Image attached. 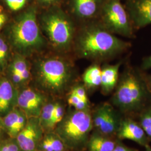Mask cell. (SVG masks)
Listing matches in <instances>:
<instances>
[{"mask_svg":"<svg viewBox=\"0 0 151 151\" xmlns=\"http://www.w3.org/2000/svg\"><path fill=\"white\" fill-rule=\"evenodd\" d=\"M68 103L70 106L75 108L76 110H83L88 109V103L83 101L72 92H70V95L68 98Z\"/></svg>","mask_w":151,"mask_h":151,"instance_id":"cell-24","label":"cell"},{"mask_svg":"<svg viewBox=\"0 0 151 151\" xmlns=\"http://www.w3.org/2000/svg\"><path fill=\"white\" fill-rule=\"evenodd\" d=\"M76 50L83 58L101 60L119 54L127 44L116 37L102 25H90L83 27L75 43Z\"/></svg>","mask_w":151,"mask_h":151,"instance_id":"cell-1","label":"cell"},{"mask_svg":"<svg viewBox=\"0 0 151 151\" xmlns=\"http://www.w3.org/2000/svg\"><path fill=\"white\" fill-rule=\"evenodd\" d=\"M102 5L101 0H72L75 14L78 17L83 19L95 16Z\"/></svg>","mask_w":151,"mask_h":151,"instance_id":"cell-15","label":"cell"},{"mask_svg":"<svg viewBox=\"0 0 151 151\" xmlns=\"http://www.w3.org/2000/svg\"><path fill=\"white\" fill-rule=\"evenodd\" d=\"M120 64L106 65L101 69V86L104 93H108L116 86L119 76Z\"/></svg>","mask_w":151,"mask_h":151,"instance_id":"cell-16","label":"cell"},{"mask_svg":"<svg viewBox=\"0 0 151 151\" xmlns=\"http://www.w3.org/2000/svg\"><path fill=\"white\" fill-rule=\"evenodd\" d=\"M0 151H23L18 145L16 138H11L0 142Z\"/></svg>","mask_w":151,"mask_h":151,"instance_id":"cell-26","label":"cell"},{"mask_svg":"<svg viewBox=\"0 0 151 151\" xmlns=\"http://www.w3.org/2000/svg\"><path fill=\"white\" fill-rule=\"evenodd\" d=\"M103 27L109 32L130 37L132 28L128 15L119 0H106L101 9Z\"/></svg>","mask_w":151,"mask_h":151,"instance_id":"cell-7","label":"cell"},{"mask_svg":"<svg viewBox=\"0 0 151 151\" xmlns=\"http://www.w3.org/2000/svg\"><path fill=\"white\" fill-rule=\"evenodd\" d=\"M151 91L146 80L134 70L127 72L120 80L113 103L120 110L141 112L150 104Z\"/></svg>","mask_w":151,"mask_h":151,"instance_id":"cell-3","label":"cell"},{"mask_svg":"<svg viewBox=\"0 0 151 151\" xmlns=\"http://www.w3.org/2000/svg\"><path fill=\"white\" fill-rule=\"evenodd\" d=\"M18 92L8 78H0V116L4 117L16 107Z\"/></svg>","mask_w":151,"mask_h":151,"instance_id":"cell-13","label":"cell"},{"mask_svg":"<svg viewBox=\"0 0 151 151\" xmlns=\"http://www.w3.org/2000/svg\"><path fill=\"white\" fill-rule=\"evenodd\" d=\"M142 67L145 70L151 69V55L147 57L143 60Z\"/></svg>","mask_w":151,"mask_h":151,"instance_id":"cell-29","label":"cell"},{"mask_svg":"<svg viewBox=\"0 0 151 151\" xmlns=\"http://www.w3.org/2000/svg\"><path fill=\"white\" fill-rule=\"evenodd\" d=\"M72 93H74L77 96L81 99L82 100L87 103H88V100L87 95L86 91L85 88V87L82 85H77L74 87L71 92Z\"/></svg>","mask_w":151,"mask_h":151,"instance_id":"cell-27","label":"cell"},{"mask_svg":"<svg viewBox=\"0 0 151 151\" xmlns=\"http://www.w3.org/2000/svg\"><path fill=\"white\" fill-rule=\"evenodd\" d=\"M112 151H135L127 147L122 146V145H118L116 146L115 148Z\"/></svg>","mask_w":151,"mask_h":151,"instance_id":"cell-30","label":"cell"},{"mask_svg":"<svg viewBox=\"0 0 151 151\" xmlns=\"http://www.w3.org/2000/svg\"><path fill=\"white\" fill-rule=\"evenodd\" d=\"M145 151H151V146H149V145L145 147Z\"/></svg>","mask_w":151,"mask_h":151,"instance_id":"cell-35","label":"cell"},{"mask_svg":"<svg viewBox=\"0 0 151 151\" xmlns=\"http://www.w3.org/2000/svg\"><path fill=\"white\" fill-rule=\"evenodd\" d=\"M56 103L45 104L42 108L39 118L44 132V130L47 132H50V124L53 117Z\"/></svg>","mask_w":151,"mask_h":151,"instance_id":"cell-20","label":"cell"},{"mask_svg":"<svg viewBox=\"0 0 151 151\" xmlns=\"http://www.w3.org/2000/svg\"><path fill=\"white\" fill-rule=\"evenodd\" d=\"M139 124L151 141V104L140 112Z\"/></svg>","mask_w":151,"mask_h":151,"instance_id":"cell-21","label":"cell"},{"mask_svg":"<svg viewBox=\"0 0 151 151\" xmlns=\"http://www.w3.org/2000/svg\"><path fill=\"white\" fill-rule=\"evenodd\" d=\"M127 6L135 27L141 28L151 24V0H128Z\"/></svg>","mask_w":151,"mask_h":151,"instance_id":"cell-11","label":"cell"},{"mask_svg":"<svg viewBox=\"0 0 151 151\" xmlns=\"http://www.w3.org/2000/svg\"></svg>","mask_w":151,"mask_h":151,"instance_id":"cell-36","label":"cell"},{"mask_svg":"<svg viewBox=\"0 0 151 151\" xmlns=\"http://www.w3.org/2000/svg\"><path fill=\"white\" fill-rule=\"evenodd\" d=\"M64 114L65 110L62 105L59 103H56L53 117L50 124V131L55 128L57 125L64 118Z\"/></svg>","mask_w":151,"mask_h":151,"instance_id":"cell-25","label":"cell"},{"mask_svg":"<svg viewBox=\"0 0 151 151\" xmlns=\"http://www.w3.org/2000/svg\"><path fill=\"white\" fill-rule=\"evenodd\" d=\"M8 70H14L22 73L25 70H29V66L25 57L21 54H17L8 66Z\"/></svg>","mask_w":151,"mask_h":151,"instance_id":"cell-22","label":"cell"},{"mask_svg":"<svg viewBox=\"0 0 151 151\" xmlns=\"http://www.w3.org/2000/svg\"><path fill=\"white\" fill-rule=\"evenodd\" d=\"M120 138L133 140L140 146L148 145L149 139L139 123L132 119H125L120 122L117 130Z\"/></svg>","mask_w":151,"mask_h":151,"instance_id":"cell-12","label":"cell"},{"mask_svg":"<svg viewBox=\"0 0 151 151\" xmlns=\"http://www.w3.org/2000/svg\"><path fill=\"white\" fill-rule=\"evenodd\" d=\"M67 147L55 133L49 132L43 137L37 151H65Z\"/></svg>","mask_w":151,"mask_h":151,"instance_id":"cell-17","label":"cell"},{"mask_svg":"<svg viewBox=\"0 0 151 151\" xmlns=\"http://www.w3.org/2000/svg\"><path fill=\"white\" fill-rule=\"evenodd\" d=\"M44 104L43 95L32 88H25L18 92L16 105L28 118H39Z\"/></svg>","mask_w":151,"mask_h":151,"instance_id":"cell-9","label":"cell"},{"mask_svg":"<svg viewBox=\"0 0 151 151\" xmlns=\"http://www.w3.org/2000/svg\"><path fill=\"white\" fill-rule=\"evenodd\" d=\"M146 81L147 82V83L148 85V86L150 87V89L151 91V76L147 77V78H146Z\"/></svg>","mask_w":151,"mask_h":151,"instance_id":"cell-34","label":"cell"},{"mask_svg":"<svg viewBox=\"0 0 151 151\" xmlns=\"http://www.w3.org/2000/svg\"><path fill=\"white\" fill-rule=\"evenodd\" d=\"M57 0H39L40 2L43 5L48 6L53 4Z\"/></svg>","mask_w":151,"mask_h":151,"instance_id":"cell-33","label":"cell"},{"mask_svg":"<svg viewBox=\"0 0 151 151\" xmlns=\"http://www.w3.org/2000/svg\"><path fill=\"white\" fill-rule=\"evenodd\" d=\"M7 21V16L4 13L0 12V30Z\"/></svg>","mask_w":151,"mask_h":151,"instance_id":"cell-31","label":"cell"},{"mask_svg":"<svg viewBox=\"0 0 151 151\" xmlns=\"http://www.w3.org/2000/svg\"><path fill=\"white\" fill-rule=\"evenodd\" d=\"M41 25L54 47L64 50L70 47L74 37V26L62 10L52 9L45 12L42 17Z\"/></svg>","mask_w":151,"mask_h":151,"instance_id":"cell-6","label":"cell"},{"mask_svg":"<svg viewBox=\"0 0 151 151\" xmlns=\"http://www.w3.org/2000/svg\"><path fill=\"white\" fill-rule=\"evenodd\" d=\"M9 53L8 44L5 39L0 37V72H4L7 67Z\"/></svg>","mask_w":151,"mask_h":151,"instance_id":"cell-23","label":"cell"},{"mask_svg":"<svg viewBox=\"0 0 151 151\" xmlns=\"http://www.w3.org/2000/svg\"><path fill=\"white\" fill-rule=\"evenodd\" d=\"M8 38L11 47L23 56L43 48L45 41L38 26L35 9H29L16 18L8 29Z\"/></svg>","mask_w":151,"mask_h":151,"instance_id":"cell-2","label":"cell"},{"mask_svg":"<svg viewBox=\"0 0 151 151\" xmlns=\"http://www.w3.org/2000/svg\"><path fill=\"white\" fill-rule=\"evenodd\" d=\"M87 146L89 151H112L116 147L113 140L98 134L91 136Z\"/></svg>","mask_w":151,"mask_h":151,"instance_id":"cell-18","label":"cell"},{"mask_svg":"<svg viewBox=\"0 0 151 151\" xmlns=\"http://www.w3.org/2000/svg\"><path fill=\"white\" fill-rule=\"evenodd\" d=\"M9 7L13 11H18L22 9L26 4L27 0H5Z\"/></svg>","mask_w":151,"mask_h":151,"instance_id":"cell-28","label":"cell"},{"mask_svg":"<svg viewBox=\"0 0 151 151\" xmlns=\"http://www.w3.org/2000/svg\"><path fill=\"white\" fill-rule=\"evenodd\" d=\"M37 79L45 91L60 94L65 90L72 76V67L65 60L52 57L39 62L37 66Z\"/></svg>","mask_w":151,"mask_h":151,"instance_id":"cell-5","label":"cell"},{"mask_svg":"<svg viewBox=\"0 0 151 151\" xmlns=\"http://www.w3.org/2000/svg\"><path fill=\"white\" fill-rule=\"evenodd\" d=\"M93 125L89 110L75 109L67 115L56 127L55 133L67 148L80 150L87 144Z\"/></svg>","mask_w":151,"mask_h":151,"instance_id":"cell-4","label":"cell"},{"mask_svg":"<svg viewBox=\"0 0 151 151\" xmlns=\"http://www.w3.org/2000/svg\"><path fill=\"white\" fill-rule=\"evenodd\" d=\"M6 133L2 122V118L0 116V142L2 140V137Z\"/></svg>","mask_w":151,"mask_h":151,"instance_id":"cell-32","label":"cell"},{"mask_svg":"<svg viewBox=\"0 0 151 151\" xmlns=\"http://www.w3.org/2000/svg\"><path fill=\"white\" fill-rule=\"evenodd\" d=\"M44 130L38 117L28 118L27 123L16 138L23 151H36L43 137Z\"/></svg>","mask_w":151,"mask_h":151,"instance_id":"cell-8","label":"cell"},{"mask_svg":"<svg viewBox=\"0 0 151 151\" xmlns=\"http://www.w3.org/2000/svg\"><path fill=\"white\" fill-rule=\"evenodd\" d=\"M83 81L85 86L90 88L101 86V69L96 65L90 66L83 73Z\"/></svg>","mask_w":151,"mask_h":151,"instance_id":"cell-19","label":"cell"},{"mask_svg":"<svg viewBox=\"0 0 151 151\" xmlns=\"http://www.w3.org/2000/svg\"><path fill=\"white\" fill-rule=\"evenodd\" d=\"M95 128L102 134L110 135L117 132L120 123L113 107L106 103L100 105L92 115Z\"/></svg>","mask_w":151,"mask_h":151,"instance_id":"cell-10","label":"cell"},{"mask_svg":"<svg viewBox=\"0 0 151 151\" xmlns=\"http://www.w3.org/2000/svg\"><path fill=\"white\" fill-rule=\"evenodd\" d=\"M2 118L6 134L11 138H16L28 120L27 115L18 107H15Z\"/></svg>","mask_w":151,"mask_h":151,"instance_id":"cell-14","label":"cell"}]
</instances>
